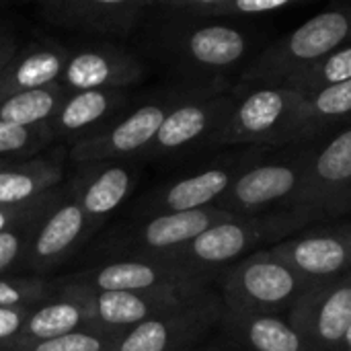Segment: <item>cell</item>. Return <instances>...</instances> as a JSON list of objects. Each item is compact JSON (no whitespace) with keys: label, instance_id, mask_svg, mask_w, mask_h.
<instances>
[{"label":"cell","instance_id":"cell-1","mask_svg":"<svg viewBox=\"0 0 351 351\" xmlns=\"http://www.w3.org/2000/svg\"><path fill=\"white\" fill-rule=\"evenodd\" d=\"M265 21L175 23L158 21L154 53L189 86L237 84L247 66L269 45Z\"/></svg>","mask_w":351,"mask_h":351},{"label":"cell","instance_id":"cell-2","mask_svg":"<svg viewBox=\"0 0 351 351\" xmlns=\"http://www.w3.org/2000/svg\"><path fill=\"white\" fill-rule=\"evenodd\" d=\"M317 222L323 220L308 208H294L259 216H237L208 228L185 247L162 255V259L187 267L216 284V278L226 267L255 251L269 249Z\"/></svg>","mask_w":351,"mask_h":351},{"label":"cell","instance_id":"cell-3","mask_svg":"<svg viewBox=\"0 0 351 351\" xmlns=\"http://www.w3.org/2000/svg\"><path fill=\"white\" fill-rule=\"evenodd\" d=\"M351 43V0H339L271 39L247 66L237 84H290L327 56Z\"/></svg>","mask_w":351,"mask_h":351},{"label":"cell","instance_id":"cell-4","mask_svg":"<svg viewBox=\"0 0 351 351\" xmlns=\"http://www.w3.org/2000/svg\"><path fill=\"white\" fill-rule=\"evenodd\" d=\"M319 140L271 150L245 171L214 204L232 216H259L300 208Z\"/></svg>","mask_w":351,"mask_h":351},{"label":"cell","instance_id":"cell-5","mask_svg":"<svg viewBox=\"0 0 351 351\" xmlns=\"http://www.w3.org/2000/svg\"><path fill=\"white\" fill-rule=\"evenodd\" d=\"M304 93L288 84H237V103L212 148L290 146Z\"/></svg>","mask_w":351,"mask_h":351},{"label":"cell","instance_id":"cell-6","mask_svg":"<svg viewBox=\"0 0 351 351\" xmlns=\"http://www.w3.org/2000/svg\"><path fill=\"white\" fill-rule=\"evenodd\" d=\"M216 284L226 313L286 317L317 282L298 276L271 249H261L226 267Z\"/></svg>","mask_w":351,"mask_h":351},{"label":"cell","instance_id":"cell-7","mask_svg":"<svg viewBox=\"0 0 351 351\" xmlns=\"http://www.w3.org/2000/svg\"><path fill=\"white\" fill-rule=\"evenodd\" d=\"M234 103L237 84L191 86L189 93L171 109L156 138L142 156L162 158L183 154L193 148H212V142L230 117Z\"/></svg>","mask_w":351,"mask_h":351},{"label":"cell","instance_id":"cell-8","mask_svg":"<svg viewBox=\"0 0 351 351\" xmlns=\"http://www.w3.org/2000/svg\"><path fill=\"white\" fill-rule=\"evenodd\" d=\"M189 84H175L134 109L121 121L78 138L70 152L72 160L80 165H95L144 154L171 109L189 93Z\"/></svg>","mask_w":351,"mask_h":351},{"label":"cell","instance_id":"cell-9","mask_svg":"<svg viewBox=\"0 0 351 351\" xmlns=\"http://www.w3.org/2000/svg\"><path fill=\"white\" fill-rule=\"evenodd\" d=\"M269 152L263 148H226L204 169L152 191L144 202V212L146 216H160L214 206L245 171Z\"/></svg>","mask_w":351,"mask_h":351},{"label":"cell","instance_id":"cell-10","mask_svg":"<svg viewBox=\"0 0 351 351\" xmlns=\"http://www.w3.org/2000/svg\"><path fill=\"white\" fill-rule=\"evenodd\" d=\"M224 306L212 288L193 300L132 327L113 351H191L222 319Z\"/></svg>","mask_w":351,"mask_h":351},{"label":"cell","instance_id":"cell-11","mask_svg":"<svg viewBox=\"0 0 351 351\" xmlns=\"http://www.w3.org/2000/svg\"><path fill=\"white\" fill-rule=\"evenodd\" d=\"M210 288L212 286L195 284L179 288H160L150 292H95L62 284V294L74 296L84 304L93 329L111 331L123 337L132 327L156 315L173 311Z\"/></svg>","mask_w":351,"mask_h":351},{"label":"cell","instance_id":"cell-12","mask_svg":"<svg viewBox=\"0 0 351 351\" xmlns=\"http://www.w3.org/2000/svg\"><path fill=\"white\" fill-rule=\"evenodd\" d=\"M230 218L237 216L216 206H208L191 212L150 216L138 226L121 230L117 237H113L109 249L121 255H130L128 259L162 257L185 247L208 228L226 222Z\"/></svg>","mask_w":351,"mask_h":351},{"label":"cell","instance_id":"cell-13","mask_svg":"<svg viewBox=\"0 0 351 351\" xmlns=\"http://www.w3.org/2000/svg\"><path fill=\"white\" fill-rule=\"evenodd\" d=\"M62 284L95 292H150L160 288H179L195 284L212 286L214 282L169 259L144 257L109 261L101 267L72 274L64 278Z\"/></svg>","mask_w":351,"mask_h":351},{"label":"cell","instance_id":"cell-14","mask_svg":"<svg viewBox=\"0 0 351 351\" xmlns=\"http://www.w3.org/2000/svg\"><path fill=\"white\" fill-rule=\"evenodd\" d=\"M300 208L323 222L351 212V125L319 140Z\"/></svg>","mask_w":351,"mask_h":351},{"label":"cell","instance_id":"cell-15","mask_svg":"<svg viewBox=\"0 0 351 351\" xmlns=\"http://www.w3.org/2000/svg\"><path fill=\"white\" fill-rule=\"evenodd\" d=\"M286 319L317 348L339 351L351 325V271L313 284L296 300Z\"/></svg>","mask_w":351,"mask_h":351},{"label":"cell","instance_id":"cell-16","mask_svg":"<svg viewBox=\"0 0 351 351\" xmlns=\"http://www.w3.org/2000/svg\"><path fill=\"white\" fill-rule=\"evenodd\" d=\"M269 249L311 282L333 280L351 271V237L341 222L313 224Z\"/></svg>","mask_w":351,"mask_h":351},{"label":"cell","instance_id":"cell-17","mask_svg":"<svg viewBox=\"0 0 351 351\" xmlns=\"http://www.w3.org/2000/svg\"><path fill=\"white\" fill-rule=\"evenodd\" d=\"M144 64L128 49L111 43L84 45L70 51L60 84L66 93L121 90L144 78Z\"/></svg>","mask_w":351,"mask_h":351},{"label":"cell","instance_id":"cell-18","mask_svg":"<svg viewBox=\"0 0 351 351\" xmlns=\"http://www.w3.org/2000/svg\"><path fill=\"white\" fill-rule=\"evenodd\" d=\"M150 4L152 0H47L39 10L47 23L68 31L128 35L146 16Z\"/></svg>","mask_w":351,"mask_h":351},{"label":"cell","instance_id":"cell-19","mask_svg":"<svg viewBox=\"0 0 351 351\" xmlns=\"http://www.w3.org/2000/svg\"><path fill=\"white\" fill-rule=\"evenodd\" d=\"M93 230L95 228L80 204L74 197H62L39 222L25 251L23 263L37 271H47L60 265Z\"/></svg>","mask_w":351,"mask_h":351},{"label":"cell","instance_id":"cell-20","mask_svg":"<svg viewBox=\"0 0 351 351\" xmlns=\"http://www.w3.org/2000/svg\"><path fill=\"white\" fill-rule=\"evenodd\" d=\"M300 0H152L156 21L175 23H247L296 8Z\"/></svg>","mask_w":351,"mask_h":351},{"label":"cell","instance_id":"cell-21","mask_svg":"<svg viewBox=\"0 0 351 351\" xmlns=\"http://www.w3.org/2000/svg\"><path fill=\"white\" fill-rule=\"evenodd\" d=\"M230 351H323L286 317L222 313L220 325Z\"/></svg>","mask_w":351,"mask_h":351},{"label":"cell","instance_id":"cell-22","mask_svg":"<svg viewBox=\"0 0 351 351\" xmlns=\"http://www.w3.org/2000/svg\"><path fill=\"white\" fill-rule=\"evenodd\" d=\"M70 49L58 41L31 43L19 49L0 70V99L60 82Z\"/></svg>","mask_w":351,"mask_h":351},{"label":"cell","instance_id":"cell-23","mask_svg":"<svg viewBox=\"0 0 351 351\" xmlns=\"http://www.w3.org/2000/svg\"><path fill=\"white\" fill-rule=\"evenodd\" d=\"M136 169L117 160L95 162V167L74 185V199L80 204L93 228L109 216L130 195L136 185Z\"/></svg>","mask_w":351,"mask_h":351},{"label":"cell","instance_id":"cell-24","mask_svg":"<svg viewBox=\"0 0 351 351\" xmlns=\"http://www.w3.org/2000/svg\"><path fill=\"white\" fill-rule=\"evenodd\" d=\"M346 125H351V80L302 97L290 144L321 140Z\"/></svg>","mask_w":351,"mask_h":351},{"label":"cell","instance_id":"cell-25","mask_svg":"<svg viewBox=\"0 0 351 351\" xmlns=\"http://www.w3.org/2000/svg\"><path fill=\"white\" fill-rule=\"evenodd\" d=\"M125 95L121 90H80L68 93L47 123L58 138L80 136L109 119L121 105Z\"/></svg>","mask_w":351,"mask_h":351},{"label":"cell","instance_id":"cell-26","mask_svg":"<svg viewBox=\"0 0 351 351\" xmlns=\"http://www.w3.org/2000/svg\"><path fill=\"white\" fill-rule=\"evenodd\" d=\"M90 327L88 313L84 304L68 294H62L60 300L47 302L41 308H31L19 335L6 343L4 348H23V346H33L39 341L56 339L72 331H80ZM2 348V350H4Z\"/></svg>","mask_w":351,"mask_h":351},{"label":"cell","instance_id":"cell-27","mask_svg":"<svg viewBox=\"0 0 351 351\" xmlns=\"http://www.w3.org/2000/svg\"><path fill=\"white\" fill-rule=\"evenodd\" d=\"M62 167L51 160H0V206L33 202L62 181Z\"/></svg>","mask_w":351,"mask_h":351},{"label":"cell","instance_id":"cell-28","mask_svg":"<svg viewBox=\"0 0 351 351\" xmlns=\"http://www.w3.org/2000/svg\"><path fill=\"white\" fill-rule=\"evenodd\" d=\"M66 95H68L66 88L60 82H56V84H49L43 88L2 97L0 99V121L21 125V128L49 123Z\"/></svg>","mask_w":351,"mask_h":351},{"label":"cell","instance_id":"cell-29","mask_svg":"<svg viewBox=\"0 0 351 351\" xmlns=\"http://www.w3.org/2000/svg\"><path fill=\"white\" fill-rule=\"evenodd\" d=\"M62 199V191L53 189L51 195L31 214H27L25 218H21L19 222L10 224L8 228H4L0 232V274L6 271L8 267H12L16 261H23L25 251L39 226V222L47 216V212Z\"/></svg>","mask_w":351,"mask_h":351},{"label":"cell","instance_id":"cell-30","mask_svg":"<svg viewBox=\"0 0 351 351\" xmlns=\"http://www.w3.org/2000/svg\"><path fill=\"white\" fill-rule=\"evenodd\" d=\"M348 80H351V43L337 49L335 53L327 56L323 62L313 66L308 72L294 78L288 86H294V88L302 90L304 95H308V93H317L321 88L341 84Z\"/></svg>","mask_w":351,"mask_h":351},{"label":"cell","instance_id":"cell-31","mask_svg":"<svg viewBox=\"0 0 351 351\" xmlns=\"http://www.w3.org/2000/svg\"><path fill=\"white\" fill-rule=\"evenodd\" d=\"M121 335L103 331V329H80L66 333L56 339L39 341L33 346H23V348H4L0 351H113Z\"/></svg>","mask_w":351,"mask_h":351},{"label":"cell","instance_id":"cell-32","mask_svg":"<svg viewBox=\"0 0 351 351\" xmlns=\"http://www.w3.org/2000/svg\"><path fill=\"white\" fill-rule=\"evenodd\" d=\"M53 134L47 123L21 128L12 123L0 121V160H8L6 156H27L51 142Z\"/></svg>","mask_w":351,"mask_h":351},{"label":"cell","instance_id":"cell-33","mask_svg":"<svg viewBox=\"0 0 351 351\" xmlns=\"http://www.w3.org/2000/svg\"><path fill=\"white\" fill-rule=\"evenodd\" d=\"M49 292L39 278H0V308H33Z\"/></svg>","mask_w":351,"mask_h":351},{"label":"cell","instance_id":"cell-34","mask_svg":"<svg viewBox=\"0 0 351 351\" xmlns=\"http://www.w3.org/2000/svg\"><path fill=\"white\" fill-rule=\"evenodd\" d=\"M29 311L31 308H0V350L19 335Z\"/></svg>","mask_w":351,"mask_h":351},{"label":"cell","instance_id":"cell-35","mask_svg":"<svg viewBox=\"0 0 351 351\" xmlns=\"http://www.w3.org/2000/svg\"><path fill=\"white\" fill-rule=\"evenodd\" d=\"M51 191H53V189H51ZM51 191L45 193V195H41V197H37V199H33V202L21 204V206H0V232H2L4 228H8L10 224L19 222L21 218H25L27 214H31L33 210H37V208L51 195Z\"/></svg>","mask_w":351,"mask_h":351},{"label":"cell","instance_id":"cell-36","mask_svg":"<svg viewBox=\"0 0 351 351\" xmlns=\"http://www.w3.org/2000/svg\"><path fill=\"white\" fill-rule=\"evenodd\" d=\"M16 51H19V45H16L14 35L8 29L0 27V70L12 60V56Z\"/></svg>","mask_w":351,"mask_h":351},{"label":"cell","instance_id":"cell-37","mask_svg":"<svg viewBox=\"0 0 351 351\" xmlns=\"http://www.w3.org/2000/svg\"><path fill=\"white\" fill-rule=\"evenodd\" d=\"M339 351H351V325H350V329L346 331L343 339H341V346H339Z\"/></svg>","mask_w":351,"mask_h":351},{"label":"cell","instance_id":"cell-38","mask_svg":"<svg viewBox=\"0 0 351 351\" xmlns=\"http://www.w3.org/2000/svg\"><path fill=\"white\" fill-rule=\"evenodd\" d=\"M341 224H343V228H346V232H348V234H350V237H351V220H343Z\"/></svg>","mask_w":351,"mask_h":351},{"label":"cell","instance_id":"cell-39","mask_svg":"<svg viewBox=\"0 0 351 351\" xmlns=\"http://www.w3.org/2000/svg\"><path fill=\"white\" fill-rule=\"evenodd\" d=\"M191 351H193V350H191Z\"/></svg>","mask_w":351,"mask_h":351}]
</instances>
